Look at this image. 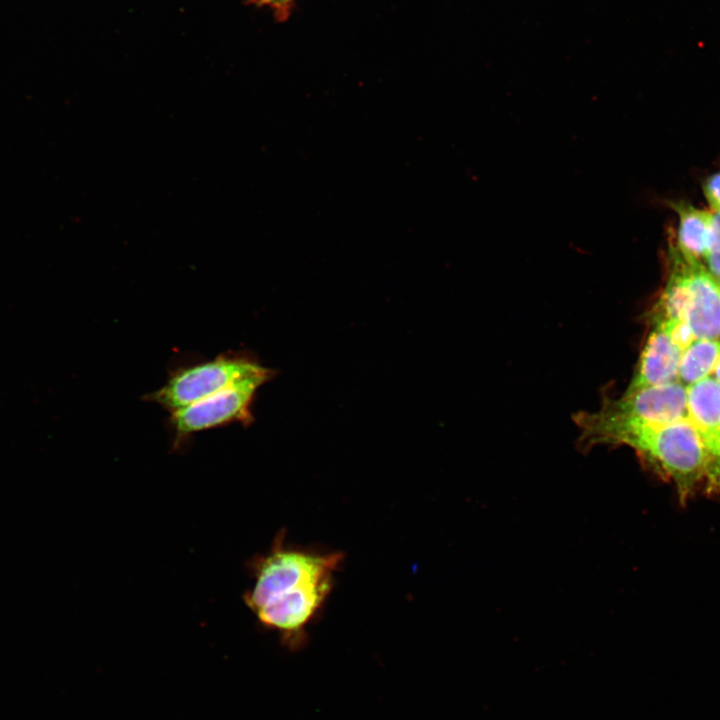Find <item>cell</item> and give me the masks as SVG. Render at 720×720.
Returning a JSON list of instances; mask_svg holds the SVG:
<instances>
[{
  "mask_svg": "<svg viewBox=\"0 0 720 720\" xmlns=\"http://www.w3.org/2000/svg\"><path fill=\"white\" fill-rule=\"evenodd\" d=\"M667 258V281L652 317L682 321L696 338L720 339L719 282L702 261L677 248L671 232Z\"/></svg>",
  "mask_w": 720,
  "mask_h": 720,
  "instance_id": "3",
  "label": "cell"
},
{
  "mask_svg": "<svg viewBox=\"0 0 720 720\" xmlns=\"http://www.w3.org/2000/svg\"><path fill=\"white\" fill-rule=\"evenodd\" d=\"M682 350L667 332L655 322L641 350L633 377L625 392L678 381Z\"/></svg>",
  "mask_w": 720,
  "mask_h": 720,
  "instance_id": "7",
  "label": "cell"
},
{
  "mask_svg": "<svg viewBox=\"0 0 720 720\" xmlns=\"http://www.w3.org/2000/svg\"><path fill=\"white\" fill-rule=\"evenodd\" d=\"M253 2L258 6L271 8L279 20H284L289 16L295 0H253Z\"/></svg>",
  "mask_w": 720,
  "mask_h": 720,
  "instance_id": "13",
  "label": "cell"
},
{
  "mask_svg": "<svg viewBox=\"0 0 720 720\" xmlns=\"http://www.w3.org/2000/svg\"><path fill=\"white\" fill-rule=\"evenodd\" d=\"M280 531L269 551L250 561L253 584L244 601L289 650L302 649L307 627L330 595L344 553L289 544Z\"/></svg>",
  "mask_w": 720,
  "mask_h": 720,
  "instance_id": "1",
  "label": "cell"
},
{
  "mask_svg": "<svg viewBox=\"0 0 720 720\" xmlns=\"http://www.w3.org/2000/svg\"><path fill=\"white\" fill-rule=\"evenodd\" d=\"M669 207L678 216V229L672 230L677 248L686 256L704 263L712 238L713 212L685 201H670Z\"/></svg>",
  "mask_w": 720,
  "mask_h": 720,
  "instance_id": "9",
  "label": "cell"
},
{
  "mask_svg": "<svg viewBox=\"0 0 720 720\" xmlns=\"http://www.w3.org/2000/svg\"><path fill=\"white\" fill-rule=\"evenodd\" d=\"M711 376L720 383V357Z\"/></svg>",
  "mask_w": 720,
  "mask_h": 720,
  "instance_id": "14",
  "label": "cell"
},
{
  "mask_svg": "<svg viewBox=\"0 0 720 720\" xmlns=\"http://www.w3.org/2000/svg\"><path fill=\"white\" fill-rule=\"evenodd\" d=\"M275 375L241 381L209 397L170 412L169 424L174 447L179 448L195 433L231 424L253 423V403L261 386Z\"/></svg>",
  "mask_w": 720,
  "mask_h": 720,
  "instance_id": "5",
  "label": "cell"
},
{
  "mask_svg": "<svg viewBox=\"0 0 720 720\" xmlns=\"http://www.w3.org/2000/svg\"><path fill=\"white\" fill-rule=\"evenodd\" d=\"M704 264L720 284V213H713L711 244Z\"/></svg>",
  "mask_w": 720,
  "mask_h": 720,
  "instance_id": "11",
  "label": "cell"
},
{
  "mask_svg": "<svg viewBox=\"0 0 720 720\" xmlns=\"http://www.w3.org/2000/svg\"><path fill=\"white\" fill-rule=\"evenodd\" d=\"M702 189L708 209L713 213H720V171L706 177Z\"/></svg>",
  "mask_w": 720,
  "mask_h": 720,
  "instance_id": "12",
  "label": "cell"
},
{
  "mask_svg": "<svg viewBox=\"0 0 720 720\" xmlns=\"http://www.w3.org/2000/svg\"><path fill=\"white\" fill-rule=\"evenodd\" d=\"M262 375H276V371L246 352L222 353L214 359L175 369L165 384L145 399L170 413Z\"/></svg>",
  "mask_w": 720,
  "mask_h": 720,
  "instance_id": "4",
  "label": "cell"
},
{
  "mask_svg": "<svg viewBox=\"0 0 720 720\" xmlns=\"http://www.w3.org/2000/svg\"><path fill=\"white\" fill-rule=\"evenodd\" d=\"M720 357V339H695L681 354L678 381L688 387L710 377Z\"/></svg>",
  "mask_w": 720,
  "mask_h": 720,
  "instance_id": "10",
  "label": "cell"
},
{
  "mask_svg": "<svg viewBox=\"0 0 720 720\" xmlns=\"http://www.w3.org/2000/svg\"><path fill=\"white\" fill-rule=\"evenodd\" d=\"M574 422L584 444L624 445L670 480L685 502L697 491H719L713 462L688 418L663 425L583 411Z\"/></svg>",
  "mask_w": 720,
  "mask_h": 720,
  "instance_id": "2",
  "label": "cell"
},
{
  "mask_svg": "<svg viewBox=\"0 0 720 720\" xmlns=\"http://www.w3.org/2000/svg\"><path fill=\"white\" fill-rule=\"evenodd\" d=\"M687 418L713 462L720 488V383L712 376L687 387Z\"/></svg>",
  "mask_w": 720,
  "mask_h": 720,
  "instance_id": "8",
  "label": "cell"
},
{
  "mask_svg": "<svg viewBox=\"0 0 720 720\" xmlns=\"http://www.w3.org/2000/svg\"><path fill=\"white\" fill-rule=\"evenodd\" d=\"M602 412L628 420L663 425L687 418V387L679 381L624 392L606 399Z\"/></svg>",
  "mask_w": 720,
  "mask_h": 720,
  "instance_id": "6",
  "label": "cell"
}]
</instances>
